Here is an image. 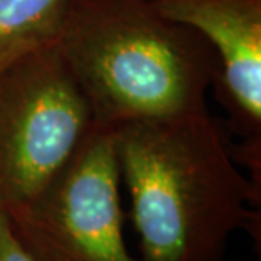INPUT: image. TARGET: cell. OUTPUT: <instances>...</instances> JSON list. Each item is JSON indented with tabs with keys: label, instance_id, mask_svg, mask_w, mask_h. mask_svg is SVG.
Listing matches in <instances>:
<instances>
[{
	"label": "cell",
	"instance_id": "cell-1",
	"mask_svg": "<svg viewBox=\"0 0 261 261\" xmlns=\"http://www.w3.org/2000/svg\"><path fill=\"white\" fill-rule=\"evenodd\" d=\"M141 261H221L231 234L258 222L259 187L207 109L114 127Z\"/></svg>",
	"mask_w": 261,
	"mask_h": 261
},
{
	"label": "cell",
	"instance_id": "cell-2",
	"mask_svg": "<svg viewBox=\"0 0 261 261\" xmlns=\"http://www.w3.org/2000/svg\"><path fill=\"white\" fill-rule=\"evenodd\" d=\"M53 41L97 126L203 111L219 82L212 46L149 0H68Z\"/></svg>",
	"mask_w": 261,
	"mask_h": 261
},
{
	"label": "cell",
	"instance_id": "cell-3",
	"mask_svg": "<svg viewBox=\"0 0 261 261\" xmlns=\"http://www.w3.org/2000/svg\"><path fill=\"white\" fill-rule=\"evenodd\" d=\"M92 126L55 41L0 56V212L38 195Z\"/></svg>",
	"mask_w": 261,
	"mask_h": 261
},
{
	"label": "cell",
	"instance_id": "cell-4",
	"mask_svg": "<svg viewBox=\"0 0 261 261\" xmlns=\"http://www.w3.org/2000/svg\"><path fill=\"white\" fill-rule=\"evenodd\" d=\"M119 185L114 129L93 124L44 189L4 214L34 261H138L124 243Z\"/></svg>",
	"mask_w": 261,
	"mask_h": 261
},
{
	"label": "cell",
	"instance_id": "cell-5",
	"mask_svg": "<svg viewBox=\"0 0 261 261\" xmlns=\"http://www.w3.org/2000/svg\"><path fill=\"white\" fill-rule=\"evenodd\" d=\"M194 29L219 60V85L232 126L244 141L261 139V0H149Z\"/></svg>",
	"mask_w": 261,
	"mask_h": 261
},
{
	"label": "cell",
	"instance_id": "cell-6",
	"mask_svg": "<svg viewBox=\"0 0 261 261\" xmlns=\"http://www.w3.org/2000/svg\"><path fill=\"white\" fill-rule=\"evenodd\" d=\"M68 0H0V56L53 41Z\"/></svg>",
	"mask_w": 261,
	"mask_h": 261
},
{
	"label": "cell",
	"instance_id": "cell-7",
	"mask_svg": "<svg viewBox=\"0 0 261 261\" xmlns=\"http://www.w3.org/2000/svg\"><path fill=\"white\" fill-rule=\"evenodd\" d=\"M0 261H34L15 239L4 212H0Z\"/></svg>",
	"mask_w": 261,
	"mask_h": 261
}]
</instances>
